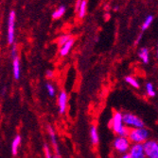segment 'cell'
<instances>
[{
	"label": "cell",
	"mask_w": 158,
	"mask_h": 158,
	"mask_svg": "<svg viewBox=\"0 0 158 158\" xmlns=\"http://www.w3.org/2000/svg\"><path fill=\"white\" fill-rule=\"evenodd\" d=\"M123 126H124V123H123V121H122V113L120 112V111L114 112L113 117L111 118V122H110L111 129L115 134H118Z\"/></svg>",
	"instance_id": "4"
},
{
	"label": "cell",
	"mask_w": 158,
	"mask_h": 158,
	"mask_svg": "<svg viewBox=\"0 0 158 158\" xmlns=\"http://www.w3.org/2000/svg\"><path fill=\"white\" fill-rule=\"evenodd\" d=\"M20 144H21V136L17 135L14 137V139L12 140V143H11V153H12V155L17 154L18 149H19V147H20Z\"/></svg>",
	"instance_id": "14"
},
{
	"label": "cell",
	"mask_w": 158,
	"mask_h": 158,
	"mask_svg": "<svg viewBox=\"0 0 158 158\" xmlns=\"http://www.w3.org/2000/svg\"><path fill=\"white\" fill-rule=\"evenodd\" d=\"M46 76L47 79H52L53 76H54V72L51 71V70H47V73H46Z\"/></svg>",
	"instance_id": "25"
},
{
	"label": "cell",
	"mask_w": 158,
	"mask_h": 158,
	"mask_svg": "<svg viewBox=\"0 0 158 158\" xmlns=\"http://www.w3.org/2000/svg\"><path fill=\"white\" fill-rule=\"evenodd\" d=\"M74 43H75V38H70L65 44H63L62 46H60V52H59V53H60V56H67L68 53L70 52L71 48L73 47Z\"/></svg>",
	"instance_id": "9"
},
{
	"label": "cell",
	"mask_w": 158,
	"mask_h": 158,
	"mask_svg": "<svg viewBox=\"0 0 158 158\" xmlns=\"http://www.w3.org/2000/svg\"><path fill=\"white\" fill-rule=\"evenodd\" d=\"M18 56V51H17V46L16 45H13L12 48H11V57L12 59L17 57Z\"/></svg>",
	"instance_id": "24"
},
{
	"label": "cell",
	"mask_w": 158,
	"mask_h": 158,
	"mask_svg": "<svg viewBox=\"0 0 158 158\" xmlns=\"http://www.w3.org/2000/svg\"><path fill=\"white\" fill-rule=\"evenodd\" d=\"M150 132L145 127L142 128H133L130 130L128 139L130 142L133 143H144L146 140L149 139Z\"/></svg>",
	"instance_id": "1"
},
{
	"label": "cell",
	"mask_w": 158,
	"mask_h": 158,
	"mask_svg": "<svg viewBox=\"0 0 158 158\" xmlns=\"http://www.w3.org/2000/svg\"><path fill=\"white\" fill-rule=\"evenodd\" d=\"M44 152H45V157L46 158H53L52 154H51V152H50V149L47 146V144L44 145Z\"/></svg>",
	"instance_id": "23"
},
{
	"label": "cell",
	"mask_w": 158,
	"mask_h": 158,
	"mask_svg": "<svg viewBox=\"0 0 158 158\" xmlns=\"http://www.w3.org/2000/svg\"><path fill=\"white\" fill-rule=\"evenodd\" d=\"M46 89H47V93H48V95H49L50 97H54V96H55V94H56V89H55V87H54L52 84L47 83V84L46 85Z\"/></svg>",
	"instance_id": "20"
},
{
	"label": "cell",
	"mask_w": 158,
	"mask_h": 158,
	"mask_svg": "<svg viewBox=\"0 0 158 158\" xmlns=\"http://www.w3.org/2000/svg\"><path fill=\"white\" fill-rule=\"evenodd\" d=\"M71 37L69 36V35H63L62 37H60L59 38V40H58V44L60 45V46H62L63 44H65L68 40L70 39Z\"/></svg>",
	"instance_id": "22"
},
{
	"label": "cell",
	"mask_w": 158,
	"mask_h": 158,
	"mask_svg": "<svg viewBox=\"0 0 158 158\" xmlns=\"http://www.w3.org/2000/svg\"><path fill=\"white\" fill-rule=\"evenodd\" d=\"M121 158H131V155L129 153H124Z\"/></svg>",
	"instance_id": "27"
},
{
	"label": "cell",
	"mask_w": 158,
	"mask_h": 158,
	"mask_svg": "<svg viewBox=\"0 0 158 158\" xmlns=\"http://www.w3.org/2000/svg\"><path fill=\"white\" fill-rule=\"evenodd\" d=\"M152 21H153V16H152V15H149V16H147V17H146V19L144 20V23H143L142 27H141L142 31H144V30L148 29V28L150 27V26L151 25Z\"/></svg>",
	"instance_id": "18"
},
{
	"label": "cell",
	"mask_w": 158,
	"mask_h": 158,
	"mask_svg": "<svg viewBox=\"0 0 158 158\" xmlns=\"http://www.w3.org/2000/svg\"><path fill=\"white\" fill-rule=\"evenodd\" d=\"M86 10H87V0H83L80 7H79L78 11H77L79 18L83 19L86 14Z\"/></svg>",
	"instance_id": "15"
},
{
	"label": "cell",
	"mask_w": 158,
	"mask_h": 158,
	"mask_svg": "<svg viewBox=\"0 0 158 158\" xmlns=\"http://www.w3.org/2000/svg\"><path fill=\"white\" fill-rule=\"evenodd\" d=\"M146 91H147V94L150 97H154L155 96V90H154L153 85L151 83H150V82L146 84Z\"/></svg>",
	"instance_id": "19"
},
{
	"label": "cell",
	"mask_w": 158,
	"mask_h": 158,
	"mask_svg": "<svg viewBox=\"0 0 158 158\" xmlns=\"http://www.w3.org/2000/svg\"><path fill=\"white\" fill-rule=\"evenodd\" d=\"M129 154L131 155L132 158H143V157H146L145 153H144L143 144L142 143H134L131 147Z\"/></svg>",
	"instance_id": "7"
},
{
	"label": "cell",
	"mask_w": 158,
	"mask_h": 158,
	"mask_svg": "<svg viewBox=\"0 0 158 158\" xmlns=\"http://www.w3.org/2000/svg\"><path fill=\"white\" fill-rule=\"evenodd\" d=\"M14 28H15V11L11 10L9 15L8 21V44H13L14 43Z\"/></svg>",
	"instance_id": "6"
},
{
	"label": "cell",
	"mask_w": 158,
	"mask_h": 158,
	"mask_svg": "<svg viewBox=\"0 0 158 158\" xmlns=\"http://www.w3.org/2000/svg\"><path fill=\"white\" fill-rule=\"evenodd\" d=\"M142 144L145 156L148 158H158V143L155 140L148 139Z\"/></svg>",
	"instance_id": "3"
},
{
	"label": "cell",
	"mask_w": 158,
	"mask_h": 158,
	"mask_svg": "<svg viewBox=\"0 0 158 158\" xmlns=\"http://www.w3.org/2000/svg\"><path fill=\"white\" fill-rule=\"evenodd\" d=\"M90 139L93 145H97L100 142V136H98L97 129L95 125L90 127Z\"/></svg>",
	"instance_id": "11"
},
{
	"label": "cell",
	"mask_w": 158,
	"mask_h": 158,
	"mask_svg": "<svg viewBox=\"0 0 158 158\" xmlns=\"http://www.w3.org/2000/svg\"><path fill=\"white\" fill-rule=\"evenodd\" d=\"M125 82L128 83L129 85H131L134 89H139L140 88V85H139V83H138V81L136 80L135 78H133V76H126L125 77Z\"/></svg>",
	"instance_id": "17"
},
{
	"label": "cell",
	"mask_w": 158,
	"mask_h": 158,
	"mask_svg": "<svg viewBox=\"0 0 158 158\" xmlns=\"http://www.w3.org/2000/svg\"><path fill=\"white\" fill-rule=\"evenodd\" d=\"M122 121H123V123L128 127L142 128L145 126L144 122L139 117H137V116H135L132 113H129V112L122 114Z\"/></svg>",
	"instance_id": "2"
},
{
	"label": "cell",
	"mask_w": 158,
	"mask_h": 158,
	"mask_svg": "<svg viewBox=\"0 0 158 158\" xmlns=\"http://www.w3.org/2000/svg\"><path fill=\"white\" fill-rule=\"evenodd\" d=\"M82 1H83V0H77L76 5H75V10H76V12L78 11V10H79V7H80V5H81Z\"/></svg>",
	"instance_id": "26"
},
{
	"label": "cell",
	"mask_w": 158,
	"mask_h": 158,
	"mask_svg": "<svg viewBox=\"0 0 158 158\" xmlns=\"http://www.w3.org/2000/svg\"><path fill=\"white\" fill-rule=\"evenodd\" d=\"M53 158H61V157H60V155H57V154H56Z\"/></svg>",
	"instance_id": "28"
},
{
	"label": "cell",
	"mask_w": 158,
	"mask_h": 158,
	"mask_svg": "<svg viewBox=\"0 0 158 158\" xmlns=\"http://www.w3.org/2000/svg\"><path fill=\"white\" fill-rule=\"evenodd\" d=\"M12 67H13V76L14 79L18 80L20 78V73H21V70H20V61H19L18 56L13 58V62H12Z\"/></svg>",
	"instance_id": "12"
},
{
	"label": "cell",
	"mask_w": 158,
	"mask_h": 158,
	"mask_svg": "<svg viewBox=\"0 0 158 158\" xmlns=\"http://www.w3.org/2000/svg\"><path fill=\"white\" fill-rule=\"evenodd\" d=\"M65 12V7L61 6L52 13V17H53V19H60L61 17L64 16Z\"/></svg>",
	"instance_id": "16"
},
{
	"label": "cell",
	"mask_w": 158,
	"mask_h": 158,
	"mask_svg": "<svg viewBox=\"0 0 158 158\" xmlns=\"http://www.w3.org/2000/svg\"><path fill=\"white\" fill-rule=\"evenodd\" d=\"M47 133L50 136V140L52 142L53 148L57 153V155H60L59 154V147H58V142H57V138H56V134H55V130L51 125H47Z\"/></svg>",
	"instance_id": "10"
},
{
	"label": "cell",
	"mask_w": 158,
	"mask_h": 158,
	"mask_svg": "<svg viewBox=\"0 0 158 158\" xmlns=\"http://www.w3.org/2000/svg\"><path fill=\"white\" fill-rule=\"evenodd\" d=\"M67 94L65 90H61L60 94L58 96V106L60 114H65L67 107Z\"/></svg>",
	"instance_id": "8"
},
{
	"label": "cell",
	"mask_w": 158,
	"mask_h": 158,
	"mask_svg": "<svg viewBox=\"0 0 158 158\" xmlns=\"http://www.w3.org/2000/svg\"><path fill=\"white\" fill-rule=\"evenodd\" d=\"M131 158H132V157H131ZM143 158H146V157H143Z\"/></svg>",
	"instance_id": "29"
},
{
	"label": "cell",
	"mask_w": 158,
	"mask_h": 158,
	"mask_svg": "<svg viewBox=\"0 0 158 158\" xmlns=\"http://www.w3.org/2000/svg\"><path fill=\"white\" fill-rule=\"evenodd\" d=\"M130 130H131V128H130V127H128V126L124 125V126L121 128V130L120 131V133H118L117 135H120V136L128 137V135H129V133H130Z\"/></svg>",
	"instance_id": "21"
},
{
	"label": "cell",
	"mask_w": 158,
	"mask_h": 158,
	"mask_svg": "<svg viewBox=\"0 0 158 158\" xmlns=\"http://www.w3.org/2000/svg\"><path fill=\"white\" fill-rule=\"evenodd\" d=\"M138 56L142 59V61L145 64L149 63V60H150V51H149V49L146 47L141 48L139 51H138Z\"/></svg>",
	"instance_id": "13"
},
{
	"label": "cell",
	"mask_w": 158,
	"mask_h": 158,
	"mask_svg": "<svg viewBox=\"0 0 158 158\" xmlns=\"http://www.w3.org/2000/svg\"><path fill=\"white\" fill-rule=\"evenodd\" d=\"M114 148L120 153H126L130 149V141L127 137L117 136L114 140Z\"/></svg>",
	"instance_id": "5"
}]
</instances>
